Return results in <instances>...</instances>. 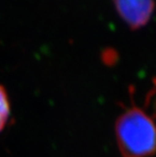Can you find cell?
I'll use <instances>...</instances> for the list:
<instances>
[{"instance_id": "obj_3", "label": "cell", "mask_w": 156, "mask_h": 157, "mask_svg": "<svg viewBox=\"0 0 156 157\" xmlns=\"http://www.w3.org/2000/svg\"><path fill=\"white\" fill-rule=\"evenodd\" d=\"M10 115V105L5 88L0 85V132L5 127Z\"/></svg>"}, {"instance_id": "obj_1", "label": "cell", "mask_w": 156, "mask_h": 157, "mask_svg": "<svg viewBox=\"0 0 156 157\" xmlns=\"http://www.w3.org/2000/svg\"><path fill=\"white\" fill-rule=\"evenodd\" d=\"M115 135L122 157H152L156 154V123L134 102L117 118Z\"/></svg>"}, {"instance_id": "obj_2", "label": "cell", "mask_w": 156, "mask_h": 157, "mask_svg": "<svg viewBox=\"0 0 156 157\" xmlns=\"http://www.w3.org/2000/svg\"><path fill=\"white\" fill-rule=\"evenodd\" d=\"M116 8L132 29L145 25L154 10V0H115Z\"/></svg>"}, {"instance_id": "obj_4", "label": "cell", "mask_w": 156, "mask_h": 157, "mask_svg": "<svg viewBox=\"0 0 156 157\" xmlns=\"http://www.w3.org/2000/svg\"><path fill=\"white\" fill-rule=\"evenodd\" d=\"M154 108H155V113H156V101H155V105H154Z\"/></svg>"}]
</instances>
